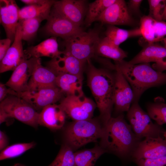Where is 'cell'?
Segmentation results:
<instances>
[{
	"mask_svg": "<svg viewBox=\"0 0 166 166\" xmlns=\"http://www.w3.org/2000/svg\"><path fill=\"white\" fill-rule=\"evenodd\" d=\"M101 139V147L106 152L112 153L123 158L131 157L141 140L136 136L122 113L115 117H111L103 124Z\"/></svg>",
	"mask_w": 166,
	"mask_h": 166,
	"instance_id": "obj_1",
	"label": "cell"
},
{
	"mask_svg": "<svg viewBox=\"0 0 166 166\" xmlns=\"http://www.w3.org/2000/svg\"><path fill=\"white\" fill-rule=\"evenodd\" d=\"M87 85L95 100L103 124L111 117L114 105L115 73L108 69H98L87 61Z\"/></svg>",
	"mask_w": 166,
	"mask_h": 166,
	"instance_id": "obj_2",
	"label": "cell"
},
{
	"mask_svg": "<svg viewBox=\"0 0 166 166\" xmlns=\"http://www.w3.org/2000/svg\"><path fill=\"white\" fill-rule=\"evenodd\" d=\"M116 67L122 73L133 93V102H138L143 93L148 89L166 84V73L153 69L149 63L136 65L124 60L114 61Z\"/></svg>",
	"mask_w": 166,
	"mask_h": 166,
	"instance_id": "obj_3",
	"label": "cell"
},
{
	"mask_svg": "<svg viewBox=\"0 0 166 166\" xmlns=\"http://www.w3.org/2000/svg\"><path fill=\"white\" fill-rule=\"evenodd\" d=\"M103 125L95 118L74 121L66 127L64 133L65 143L73 150L101 138Z\"/></svg>",
	"mask_w": 166,
	"mask_h": 166,
	"instance_id": "obj_4",
	"label": "cell"
},
{
	"mask_svg": "<svg viewBox=\"0 0 166 166\" xmlns=\"http://www.w3.org/2000/svg\"><path fill=\"white\" fill-rule=\"evenodd\" d=\"M39 114L31 104L18 96H9L0 102V124L14 118L36 128L39 125Z\"/></svg>",
	"mask_w": 166,
	"mask_h": 166,
	"instance_id": "obj_5",
	"label": "cell"
},
{
	"mask_svg": "<svg viewBox=\"0 0 166 166\" xmlns=\"http://www.w3.org/2000/svg\"><path fill=\"white\" fill-rule=\"evenodd\" d=\"M100 30L97 29L82 31L64 40L65 53L86 62L96 55L95 50L100 41Z\"/></svg>",
	"mask_w": 166,
	"mask_h": 166,
	"instance_id": "obj_6",
	"label": "cell"
},
{
	"mask_svg": "<svg viewBox=\"0 0 166 166\" xmlns=\"http://www.w3.org/2000/svg\"><path fill=\"white\" fill-rule=\"evenodd\" d=\"M127 117L133 132L140 140L148 137H163L165 131L162 126L153 123L138 102L132 103L127 112Z\"/></svg>",
	"mask_w": 166,
	"mask_h": 166,
	"instance_id": "obj_7",
	"label": "cell"
},
{
	"mask_svg": "<svg viewBox=\"0 0 166 166\" xmlns=\"http://www.w3.org/2000/svg\"><path fill=\"white\" fill-rule=\"evenodd\" d=\"M59 104L66 115L74 121L92 118L96 105L84 94L64 97Z\"/></svg>",
	"mask_w": 166,
	"mask_h": 166,
	"instance_id": "obj_8",
	"label": "cell"
},
{
	"mask_svg": "<svg viewBox=\"0 0 166 166\" xmlns=\"http://www.w3.org/2000/svg\"><path fill=\"white\" fill-rule=\"evenodd\" d=\"M47 20L44 30L46 34L52 37L66 40L84 31L82 28L75 24L53 7Z\"/></svg>",
	"mask_w": 166,
	"mask_h": 166,
	"instance_id": "obj_9",
	"label": "cell"
},
{
	"mask_svg": "<svg viewBox=\"0 0 166 166\" xmlns=\"http://www.w3.org/2000/svg\"><path fill=\"white\" fill-rule=\"evenodd\" d=\"M19 97L31 104L36 110L60 101L64 94L57 86L42 88L36 91H27L18 94Z\"/></svg>",
	"mask_w": 166,
	"mask_h": 166,
	"instance_id": "obj_10",
	"label": "cell"
},
{
	"mask_svg": "<svg viewBox=\"0 0 166 166\" xmlns=\"http://www.w3.org/2000/svg\"><path fill=\"white\" fill-rule=\"evenodd\" d=\"M96 21L102 24L113 26H133L136 23L124 0H116L103 12Z\"/></svg>",
	"mask_w": 166,
	"mask_h": 166,
	"instance_id": "obj_11",
	"label": "cell"
},
{
	"mask_svg": "<svg viewBox=\"0 0 166 166\" xmlns=\"http://www.w3.org/2000/svg\"><path fill=\"white\" fill-rule=\"evenodd\" d=\"M166 156V140L163 137H148L138 144L131 157L135 161L154 159Z\"/></svg>",
	"mask_w": 166,
	"mask_h": 166,
	"instance_id": "obj_12",
	"label": "cell"
},
{
	"mask_svg": "<svg viewBox=\"0 0 166 166\" xmlns=\"http://www.w3.org/2000/svg\"><path fill=\"white\" fill-rule=\"evenodd\" d=\"M133 99V93L130 85L121 72L116 67L114 92V105L116 111L121 114L127 112Z\"/></svg>",
	"mask_w": 166,
	"mask_h": 166,
	"instance_id": "obj_13",
	"label": "cell"
},
{
	"mask_svg": "<svg viewBox=\"0 0 166 166\" xmlns=\"http://www.w3.org/2000/svg\"><path fill=\"white\" fill-rule=\"evenodd\" d=\"M22 40L21 26L19 22L13 43L0 61V73L13 71L23 62L28 59L23 49Z\"/></svg>",
	"mask_w": 166,
	"mask_h": 166,
	"instance_id": "obj_14",
	"label": "cell"
},
{
	"mask_svg": "<svg viewBox=\"0 0 166 166\" xmlns=\"http://www.w3.org/2000/svg\"><path fill=\"white\" fill-rule=\"evenodd\" d=\"M20 9L14 0H0V22L7 38L13 42L19 23Z\"/></svg>",
	"mask_w": 166,
	"mask_h": 166,
	"instance_id": "obj_15",
	"label": "cell"
},
{
	"mask_svg": "<svg viewBox=\"0 0 166 166\" xmlns=\"http://www.w3.org/2000/svg\"><path fill=\"white\" fill-rule=\"evenodd\" d=\"M53 7L75 24L81 27L88 6L85 0H62L56 1Z\"/></svg>",
	"mask_w": 166,
	"mask_h": 166,
	"instance_id": "obj_16",
	"label": "cell"
},
{
	"mask_svg": "<svg viewBox=\"0 0 166 166\" xmlns=\"http://www.w3.org/2000/svg\"><path fill=\"white\" fill-rule=\"evenodd\" d=\"M86 63L62 51L59 55L48 61L46 66L53 71L57 75L69 73L83 77Z\"/></svg>",
	"mask_w": 166,
	"mask_h": 166,
	"instance_id": "obj_17",
	"label": "cell"
},
{
	"mask_svg": "<svg viewBox=\"0 0 166 166\" xmlns=\"http://www.w3.org/2000/svg\"><path fill=\"white\" fill-rule=\"evenodd\" d=\"M57 77V74L52 69L42 65L40 58H35L27 91H33L43 88L56 86Z\"/></svg>",
	"mask_w": 166,
	"mask_h": 166,
	"instance_id": "obj_18",
	"label": "cell"
},
{
	"mask_svg": "<svg viewBox=\"0 0 166 166\" xmlns=\"http://www.w3.org/2000/svg\"><path fill=\"white\" fill-rule=\"evenodd\" d=\"M35 58L23 62L13 71L5 85L18 94L28 90V84L33 73Z\"/></svg>",
	"mask_w": 166,
	"mask_h": 166,
	"instance_id": "obj_19",
	"label": "cell"
},
{
	"mask_svg": "<svg viewBox=\"0 0 166 166\" xmlns=\"http://www.w3.org/2000/svg\"><path fill=\"white\" fill-rule=\"evenodd\" d=\"M66 114L59 105L55 104L48 105L39 113V125L51 130H57L64 124Z\"/></svg>",
	"mask_w": 166,
	"mask_h": 166,
	"instance_id": "obj_20",
	"label": "cell"
},
{
	"mask_svg": "<svg viewBox=\"0 0 166 166\" xmlns=\"http://www.w3.org/2000/svg\"><path fill=\"white\" fill-rule=\"evenodd\" d=\"M166 61V47L155 43L148 44L131 60V64Z\"/></svg>",
	"mask_w": 166,
	"mask_h": 166,
	"instance_id": "obj_21",
	"label": "cell"
},
{
	"mask_svg": "<svg viewBox=\"0 0 166 166\" xmlns=\"http://www.w3.org/2000/svg\"><path fill=\"white\" fill-rule=\"evenodd\" d=\"M62 51L59 50L56 37H52L24 50L27 59L31 57L40 58L42 57L52 59L59 55Z\"/></svg>",
	"mask_w": 166,
	"mask_h": 166,
	"instance_id": "obj_22",
	"label": "cell"
},
{
	"mask_svg": "<svg viewBox=\"0 0 166 166\" xmlns=\"http://www.w3.org/2000/svg\"><path fill=\"white\" fill-rule=\"evenodd\" d=\"M83 77L69 73L57 75L56 84L64 95L79 96L84 94L82 89Z\"/></svg>",
	"mask_w": 166,
	"mask_h": 166,
	"instance_id": "obj_23",
	"label": "cell"
},
{
	"mask_svg": "<svg viewBox=\"0 0 166 166\" xmlns=\"http://www.w3.org/2000/svg\"><path fill=\"white\" fill-rule=\"evenodd\" d=\"M105 35L109 42L117 47L129 38L141 36L139 28L126 30L111 25H108Z\"/></svg>",
	"mask_w": 166,
	"mask_h": 166,
	"instance_id": "obj_24",
	"label": "cell"
},
{
	"mask_svg": "<svg viewBox=\"0 0 166 166\" xmlns=\"http://www.w3.org/2000/svg\"><path fill=\"white\" fill-rule=\"evenodd\" d=\"M56 1L49 0L43 5H28L23 7L19 10V21L34 18L47 20Z\"/></svg>",
	"mask_w": 166,
	"mask_h": 166,
	"instance_id": "obj_25",
	"label": "cell"
},
{
	"mask_svg": "<svg viewBox=\"0 0 166 166\" xmlns=\"http://www.w3.org/2000/svg\"><path fill=\"white\" fill-rule=\"evenodd\" d=\"M96 55L113 59L114 61L124 60L127 57V53L119 47L113 45L105 37L101 38L95 50Z\"/></svg>",
	"mask_w": 166,
	"mask_h": 166,
	"instance_id": "obj_26",
	"label": "cell"
},
{
	"mask_svg": "<svg viewBox=\"0 0 166 166\" xmlns=\"http://www.w3.org/2000/svg\"><path fill=\"white\" fill-rule=\"evenodd\" d=\"M105 152L101 147L96 146L75 153L76 166H94L97 159Z\"/></svg>",
	"mask_w": 166,
	"mask_h": 166,
	"instance_id": "obj_27",
	"label": "cell"
},
{
	"mask_svg": "<svg viewBox=\"0 0 166 166\" xmlns=\"http://www.w3.org/2000/svg\"><path fill=\"white\" fill-rule=\"evenodd\" d=\"M116 0H96L89 3L87 8L85 24L90 26L109 6Z\"/></svg>",
	"mask_w": 166,
	"mask_h": 166,
	"instance_id": "obj_28",
	"label": "cell"
},
{
	"mask_svg": "<svg viewBox=\"0 0 166 166\" xmlns=\"http://www.w3.org/2000/svg\"><path fill=\"white\" fill-rule=\"evenodd\" d=\"M147 113L151 119L158 125L166 124V104L157 99L154 102L147 105Z\"/></svg>",
	"mask_w": 166,
	"mask_h": 166,
	"instance_id": "obj_29",
	"label": "cell"
},
{
	"mask_svg": "<svg viewBox=\"0 0 166 166\" xmlns=\"http://www.w3.org/2000/svg\"><path fill=\"white\" fill-rule=\"evenodd\" d=\"M48 166H76L73 149L65 143L53 161Z\"/></svg>",
	"mask_w": 166,
	"mask_h": 166,
	"instance_id": "obj_30",
	"label": "cell"
},
{
	"mask_svg": "<svg viewBox=\"0 0 166 166\" xmlns=\"http://www.w3.org/2000/svg\"><path fill=\"white\" fill-rule=\"evenodd\" d=\"M35 143L32 142L27 143H19L8 146L2 151L0 154V160L13 158L18 156L34 148Z\"/></svg>",
	"mask_w": 166,
	"mask_h": 166,
	"instance_id": "obj_31",
	"label": "cell"
},
{
	"mask_svg": "<svg viewBox=\"0 0 166 166\" xmlns=\"http://www.w3.org/2000/svg\"><path fill=\"white\" fill-rule=\"evenodd\" d=\"M40 18H34L19 21L21 26L22 40L28 41L36 35L41 22Z\"/></svg>",
	"mask_w": 166,
	"mask_h": 166,
	"instance_id": "obj_32",
	"label": "cell"
},
{
	"mask_svg": "<svg viewBox=\"0 0 166 166\" xmlns=\"http://www.w3.org/2000/svg\"><path fill=\"white\" fill-rule=\"evenodd\" d=\"M154 20L148 15L142 17L140 20L139 29L141 36L148 44L156 42L153 25Z\"/></svg>",
	"mask_w": 166,
	"mask_h": 166,
	"instance_id": "obj_33",
	"label": "cell"
},
{
	"mask_svg": "<svg viewBox=\"0 0 166 166\" xmlns=\"http://www.w3.org/2000/svg\"><path fill=\"white\" fill-rule=\"evenodd\" d=\"M149 14L148 15L156 21H162V14L166 5V0H148Z\"/></svg>",
	"mask_w": 166,
	"mask_h": 166,
	"instance_id": "obj_34",
	"label": "cell"
},
{
	"mask_svg": "<svg viewBox=\"0 0 166 166\" xmlns=\"http://www.w3.org/2000/svg\"><path fill=\"white\" fill-rule=\"evenodd\" d=\"M134 162L138 166H166V156L154 159H142Z\"/></svg>",
	"mask_w": 166,
	"mask_h": 166,
	"instance_id": "obj_35",
	"label": "cell"
},
{
	"mask_svg": "<svg viewBox=\"0 0 166 166\" xmlns=\"http://www.w3.org/2000/svg\"><path fill=\"white\" fill-rule=\"evenodd\" d=\"M153 25L156 42L162 40L166 36V22L154 20Z\"/></svg>",
	"mask_w": 166,
	"mask_h": 166,
	"instance_id": "obj_36",
	"label": "cell"
},
{
	"mask_svg": "<svg viewBox=\"0 0 166 166\" xmlns=\"http://www.w3.org/2000/svg\"><path fill=\"white\" fill-rule=\"evenodd\" d=\"M5 84L0 83V101L4 100L7 96L13 95L19 97L18 94L10 88H7Z\"/></svg>",
	"mask_w": 166,
	"mask_h": 166,
	"instance_id": "obj_37",
	"label": "cell"
},
{
	"mask_svg": "<svg viewBox=\"0 0 166 166\" xmlns=\"http://www.w3.org/2000/svg\"><path fill=\"white\" fill-rule=\"evenodd\" d=\"M12 42L11 40L7 38L0 40V61L4 57Z\"/></svg>",
	"mask_w": 166,
	"mask_h": 166,
	"instance_id": "obj_38",
	"label": "cell"
},
{
	"mask_svg": "<svg viewBox=\"0 0 166 166\" xmlns=\"http://www.w3.org/2000/svg\"><path fill=\"white\" fill-rule=\"evenodd\" d=\"M142 2V0H129L127 6L130 13L132 12L135 14H138L140 11V7Z\"/></svg>",
	"mask_w": 166,
	"mask_h": 166,
	"instance_id": "obj_39",
	"label": "cell"
},
{
	"mask_svg": "<svg viewBox=\"0 0 166 166\" xmlns=\"http://www.w3.org/2000/svg\"><path fill=\"white\" fill-rule=\"evenodd\" d=\"M8 140L5 133L2 131H0V150L1 151L7 146Z\"/></svg>",
	"mask_w": 166,
	"mask_h": 166,
	"instance_id": "obj_40",
	"label": "cell"
},
{
	"mask_svg": "<svg viewBox=\"0 0 166 166\" xmlns=\"http://www.w3.org/2000/svg\"><path fill=\"white\" fill-rule=\"evenodd\" d=\"M152 67L155 70L161 72L166 70V61L155 62Z\"/></svg>",
	"mask_w": 166,
	"mask_h": 166,
	"instance_id": "obj_41",
	"label": "cell"
},
{
	"mask_svg": "<svg viewBox=\"0 0 166 166\" xmlns=\"http://www.w3.org/2000/svg\"><path fill=\"white\" fill-rule=\"evenodd\" d=\"M20 1L28 5H42L47 3L49 0H21Z\"/></svg>",
	"mask_w": 166,
	"mask_h": 166,
	"instance_id": "obj_42",
	"label": "cell"
},
{
	"mask_svg": "<svg viewBox=\"0 0 166 166\" xmlns=\"http://www.w3.org/2000/svg\"><path fill=\"white\" fill-rule=\"evenodd\" d=\"M166 20V5L164 9L162 14V21Z\"/></svg>",
	"mask_w": 166,
	"mask_h": 166,
	"instance_id": "obj_43",
	"label": "cell"
},
{
	"mask_svg": "<svg viewBox=\"0 0 166 166\" xmlns=\"http://www.w3.org/2000/svg\"><path fill=\"white\" fill-rule=\"evenodd\" d=\"M13 166H26L21 164L17 163L14 164Z\"/></svg>",
	"mask_w": 166,
	"mask_h": 166,
	"instance_id": "obj_44",
	"label": "cell"
},
{
	"mask_svg": "<svg viewBox=\"0 0 166 166\" xmlns=\"http://www.w3.org/2000/svg\"><path fill=\"white\" fill-rule=\"evenodd\" d=\"M162 40L163 41L164 44V46L166 47V37L164 38Z\"/></svg>",
	"mask_w": 166,
	"mask_h": 166,
	"instance_id": "obj_45",
	"label": "cell"
},
{
	"mask_svg": "<svg viewBox=\"0 0 166 166\" xmlns=\"http://www.w3.org/2000/svg\"><path fill=\"white\" fill-rule=\"evenodd\" d=\"M163 137L166 140V131H165L163 134Z\"/></svg>",
	"mask_w": 166,
	"mask_h": 166,
	"instance_id": "obj_46",
	"label": "cell"
}]
</instances>
